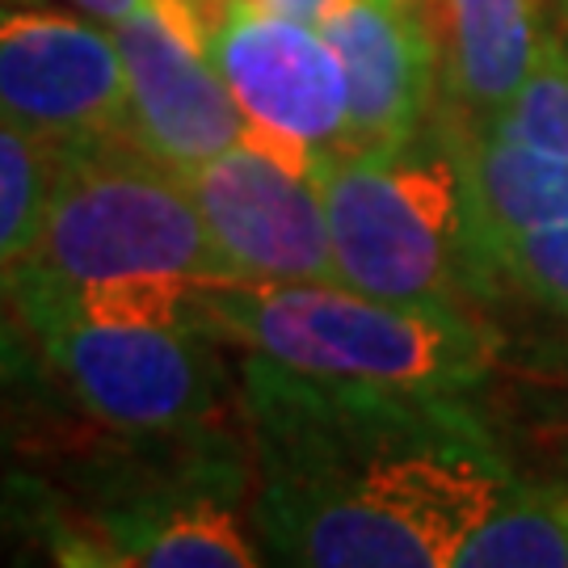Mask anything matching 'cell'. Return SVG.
I'll return each mask as SVG.
<instances>
[{"label": "cell", "instance_id": "cell-1", "mask_svg": "<svg viewBox=\"0 0 568 568\" xmlns=\"http://www.w3.org/2000/svg\"><path fill=\"white\" fill-rule=\"evenodd\" d=\"M253 527L304 568H447L514 471L459 396L325 384L244 354Z\"/></svg>", "mask_w": 568, "mask_h": 568}, {"label": "cell", "instance_id": "cell-2", "mask_svg": "<svg viewBox=\"0 0 568 568\" xmlns=\"http://www.w3.org/2000/svg\"><path fill=\"white\" fill-rule=\"evenodd\" d=\"M194 321L307 379L464 396L488 366V337L467 312L384 304L342 283H206Z\"/></svg>", "mask_w": 568, "mask_h": 568}, {"label": "cell", "instance_id": "cell-3", "mask_svg": "<svg viewBox=\"0 0 568 568\" xmlns=\"http://www.w3.org/2000/svg\"><path fill=\"white\" fill-rule=\"evenodd\" d=\"M30 270L63 291H169L236 283L185 178L126 135L63 143Z\"/></svg>", "mask_w": 568, "mask_h": 568}, {"label": "cell", "instance_id": "cell-4", "mask_svg": "<svg viewBox=\"0 0 568 568\" xmlns=\"http://www.w3.org/2000/svg\"><path fill=\"white\" fill-rule=\"evenodd\" d=\"M321 185L337 283L384 304L464 312L488 283L459 156L328 152Z\"/></svg>", "mask_w": 568, "mask_h": 568}, {"label": "cell", "instance_id": "cell-5", "mask_svg": "<svg viewBox=\"0 0 568 568\" xmlns=\"http://www.w3.org/2000/svg\"><path fill=\"white\" fill-rule=\"evenodd\" d=\"M0 283L39 354L98 422L140 434H173L215 417L224 366L211 333L89 321L63 307L21 265L0 274Z\"/></svg>", "mask_w": 568, "mask_h": 568}, {"label": "cell", "instance_id": "cell-6", "mask_svg": "<svg viewBox=\"0 0 568 568\" xmlns=\"http://www.w3.org/2000/svg\"><path fill=\"white\" fill-rule=\"evenodd\" d=\"M253 126L248 140L312 173L345 143V72L316 21L241 9L203 39Z\"/></svg>", "mask_w": 568, "mask_h": 568}, {"label": "cell", "instance_id": "cell-7", "mask_svg": "<svg viewBox=\"0 0 568 568\" xmlns=\"http://www.w3.org/2000/svg\"><path fill=\"white\" fill-rule=\"evenodd\" d=\"M0 119L55 148L126 135V72L110 26L0 0Z\"/></svg>", "mask_w": 568, "mask_h": 568}, {"label": "cell", "instance_id": "cell-8", "mask_svg": "<svg viewBox=\"0 0 568 568\" xmlns=\"http://www.w3.org/2000/svg\"><path fill=\"white\" fill-rule=\"evenodd\" d=\"M182 178L236 283H337L312 173L244 140Z\"/></svg>", "mask_w": 568, "mask_h": 568}, {"label": "cell", "instance_id": "cell-9", "mask_svg": "<svg viewBox=\"0 0 568 568\" xmlns=\"http://www.w3.org/2000/svg\"><path fill=\"white\" fill-rule=\"evenodd\" d=\"M126 72V140L178 173L253 135L220 68L169 9H140L110 26Z\"/></svg>", "mask_w": 568, "mask_h": 568}, {"label": "cell", "instance_id": "cell-10", "mask_svg": "<svg viewBox=\"0 0 568 568\" xmlns=\"http://www.w3.org/2000/svg\"><path fill=\"white\" fill-rule=\"evenodd\" d=\"M345 72L342 152H405L422 135L438 51L413 0H328L316 18Z\"/></svg>", "mask_w": 568, "mask_h": 568}, {"label": "cell", "instance_id": "cell-11", "mask_svg": "<svg viewBox=\"0 0 568 568\" xmlns=\"http://www.w3.org/2000/svg\"><path fill=\"white\" fill-rule=\"evenodd\" d=\"M72 565L140 568H253L265 560L262 539L244 530L224 497H164L98 518L93 535L60 551Z\"/></svg>", "mask_w": 568, "mask_h": 568}, {"label": "cell", "instance_id": "cell-12", "mask_svg": "<svg viewBox=\"0 0 568 568\" xmlns=\"http://www.w3.org/2000/svg\"><path fill=\"white\" fill-rule=\"evenodd\" d=\"M426 26L450 98L476 131L514 98L544 42L539 0H429Z\"/></svg>", "mask_w": 568, "mask_h": 568}, {"label": "cell", "instance_id": "cell-13", "mask_svg": "<svg viewBox=\"0 0 568 568\" xmlns=\"http://www.w3.org/2000/svg\"><path fill=\"white\" fill-rule=\"evenodd\" d=\"M464 169L476 244L493 278V248L509 236L568 224V152L471 135L455 152Z\"/></svg>", "mask_w": 568, "mask_h": 568}, {"label": "cell", "instance_id": "cell-14", "mask_svg": "<svg viewBox=\"0 0 568 568\" xmlns=\"http://www.w3.org/2000/svg\"><path fill=\"white\" fill-rule=\"evenodd\" d=\"M455 568H568V485L514 480L464 539Z\"/></svg>", "mask_w": 568, "mask_h": 568}, {"label": "cell", "instance_id": "cell-15", "mask_svg": "<svg viewBox=\"0 0 568 568\" xmlns=\"http://www.w3.org/2000/svg\"><path fill=\"white\" fill-rule=\"evenodd\" d=\"M60 148L0 119V274L39 253Z\"/></svg>", "mask_w": 568, "mask_h": 568}, {"label": "cell", "instance_id": "cell-16", "mask_svg": "<svg viewBox=\"0 0 568 568\" xmlns=\"http://www.w3.org/2000/svg\"><path fill=\"white\" fill-rule=\"evenodd\" d=\"M480 135L527 143V148H548V152H568V47L565 42L544 34L523 84L480 126Z\"/></svg>", "mask_w": 568, "mask_h": 568}, {"label": "cell", "instance_id": "cell-17", "mask_svg": "<svg viewBox=\"0 0 568 568\" xmlns=\"http://www.w3.org/2000/svg\"><path fill=\"white\" fill-rule=\"evenodd\" d=\"M493 274L568 316V224L509 236L493 248Z\"/></svg>", "mask_w": 568, "mask_h": 568}, {"label": "cell", "instance_id": "cell-18", "mask_svg": "<svg viewBox=\"0 0 568 568\" xmlns=\"http://www.w3.org/2000/svg\"><path fill=\"white\" fill-rule=\"evenodd\" d=\"M325 4L328 0H173V9L182 13L185 34L199 47H203V39L220 21H227L241 9H270V13H291V18L316 21L325 13Z\"/></svg>", "mask_w": 568, "mask_h": 568}, {"label": "cell", "instance_id": "cell-19", "mask_svg": "<svg viewBox=\"0 0 568 568\" xmlns=\"http://www.w3.org/2000/svg\"><path fill=\"white\" fill-rule=\"evenodd\" d=\"M34 337L21 325L18 307L9 300V291L0 283V400L18 396L26 384L39 379V358H34Z\"/></svg>", "mask_w": 568, "mask_h": 568}, {"label": "cell", "instance_id": "cell-20", "mask_svg": "<svg viewBox=\"0 0 568 568\" xmlns=\"http://www.w3.org/2000/svg\"><path fill=\"white\" fill-rule=\"evenodd\" d=\"M72 4H77L81 13H89L93 21H102V26H114V21L140 13V9H156V4H164V9H169V18L182 26V13L173 9V0H72Z\"/></svg>", "mask_w": 568, "mask_h": 568}]
</instances>
